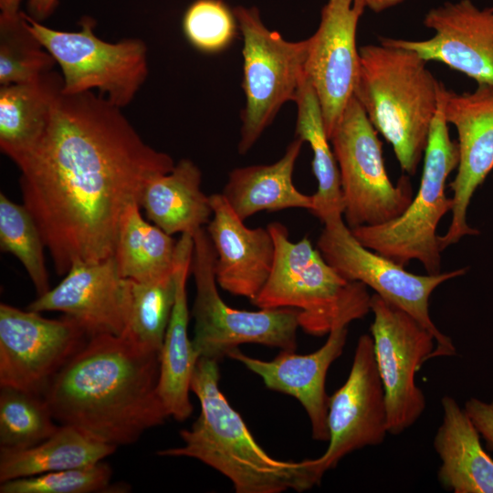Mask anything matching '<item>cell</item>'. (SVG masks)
<instances>
[{
	"mask_svg": "<svg viewBox=\"0 0 493 493\" xmlns=\"http://www.w3.org/2000/svg\"><path fill=\"white\" fill-rule=\"evenodd\" d=\"M434 36L425 40L380 37L379 41L416 52L459 71L477 84L493 85V5L479 8L471 0L446 2L425 15Z\"/></svg>",
	"mask_w": 493,
	"mask_h": 493,
	"instance_id": "obj_17",
	"label": "cell"
},
{
	"mask_svg": "<svg viewBox=\"0 0 493 493\" xmlns=\"http://www.w3.org/2000/svg\"><path fill=\"white\" fill-rule=\"evenodd\" d=\"M210 202L213 215L205 230L216 254V282L226 291L253 300L272 269L273 237L267 227H247L223 194H211Z\"/></svg>",
	"mask_w": 493,
	"mask_h": 493,
	"instance_id": "obj_20",
	"label": "cell"
},
{
	"mask_svg": "<svg viewBox=\"0 0 493 493\" xmlns=\"http://www.w3.org/2000/svg\"><path fill=\"white\" fill-rule=\"evenodd\" d=\"M193 237L191 271L196 294L192 309L194 319L192 341L199 359L218 362L245 343L295 351L299 309L278 308L249 311L228 306L217 290L216 254L206 230L199 229Z\"/></svg>",
	"mask_w": 493,
	"mask_h": 493,
	"instance_id": "obj_7",
	"label": "cell"
},
{
	"mask_svg": "<svg viewBox=\"0 0 493 493\" xmlns=\"http://www.w3.org/2000/svg\"><path fill=\"white\" fill-rule=\"evenodd\" d=\"M30 32L54 58L63 78V93L98 90V94L122 109L128 106L148 76L147 47L139 38L107 42L94 32L95 22L83 17L79 31L47 27L26 13Z\"/></svg>",
	"mask_w": 493,
	"mask_h": 493,
	"instance_id": "obj_8",
	"label": "cell"
},
{
	"mask_svg": "<svg viewBox=\"0 0 493 493\" xmlns=\"http://www.w3.org/2000/svg\"><path fill=\"white\" fill-rule=\"evenodd\" d=\"M112 477L110 467L97 464L20 477L0 485L1 493H91L107 491Z\"/></svg>",
	"mask_w": 493,
	"mask_h": 493,
	"instance_id": "obj_34",
	"label": "cell"
},
{
	"mask_svg": "<svg viewBox=\"0 0 493 493\" xmlns=\"http://www.w3.org/2000/svg\"><path fill=\"white\" fill-rule=\"evenodd\" d=\"M330 141L340 171L343 219L351 229L381 225L405 211L414 197L409 176L392 183L377 131L354 96Z\"/></svg>",
	"mask_w": 493,
	"mask_h": 493,
	"instance_id": "obj_9",
	"label": "cell"
},
{
	"mask_svg": "<svg viewBox=\"0 0 493 493\" xmlns=\"http://www.w3.org/2000/svg\"><path fill=\"white\" fill-rule=\"evenodd\" d=\"M54 421L41 393L1 387L0 449H25L41 443L58 429Z\"/></svg>",
	"mask_w": 493,
	"mask_h": 493,
	"instance_id": "obj_30",
	"label": "cell"
},
{
	"mask_svg": "<svg viewBox=\"0 0 493 493\" xmlns=\"http://www.w3.org/2000/svg\"><path fill=\"white\" fill-rule=\"evenodd\" d=\"M131 309V279L121 276L114 257L74 263L54 288L38 296L26 309L61 311L75 320L89 337L121 336Z\"/></svg>",
	"mask_w": 493,
	"mask_h": 493,
	"instance_id": "obj_18",
	"label": "cell"
},
{
	"mask_svg": "<svg viewBox=\"0 0 493 493\" xmlns=\"http://www.w3.org/2000/svg\"><path fill=\"white\" fill-rule=\"evenodd\" d=\"M234 13L243 37L245 106L237 149L245 154L281 107L294 101L305 77L308 39L288 41L268 29L256 7L236 6Z\"/></svg>",
	"mask_w": 493,
	"mask_h": 493,
	"instance_id": "obj_10",
	"label": "cell"
},
{
	"mask_svg": "<svg viewBox=\"0 0 493 493\" xmlns=\"http://www.w3.org/2000/svg\"><path fill=\"white\" fill-rule=\"evenodd\" d=\"M194 250V237L182 234L176 245L175 300L160 353L158 394L168 414L177 421L193 411L189 398L192 378L199 360L188 336L189 311L186 284Z\"/></svg>",
	"mask_w": 493,
	"mask_h": 493,
	"instance_id": "obj_21",
	"label": "cell"
},
{
	"mask_svg": "<svg viewBox=\"0 0 493 493\" xmlns=\"http://www.w3.org/2000/svg\"><path fill=\"white\" fill-rule=\"evenodd\" d=\"M441 404L442 422L434 438L440 485L454 493H493V459L477 429L453 397L445 395Z\"/></svg>",
	"mask_w": 493,
	"mask_h": 493,
	"instance_id": "obj_22",
	"label": "cell"
},
{
	"mask_svg": "<svg viewBox=\"0 0 493 493\" xmlns=\"http://www.w3.org/2000/svg\"><path fill=\"white\" fill-rule=\"evenodd\" d=\"M116 448L71 425H61L34 446L0 449V482L91 466L112 455Z\"/></svg>",
	"mask_w": 493,
	"mask_h": 493,
	"instance_id": "obj_26",
	"label": "cell"
},
{
	"mask_svg": "<svg viewBox=\"0 0 493 493\" xmlns=\"http://www.w3.org/2000/svg\"><path fill=\"white\" fill-rule=\"evenodd\" d=\"M22 0H0V19L9 20L18 17L21 14Z\"/></svg>",
	"mask_w": 493,
	"mask_h": 493,
	"instance_id": "obj_37",
	"label": "cell"
},
{
	"mask_svg": "<svg viewBox=\"0 0 493 493\" xmlns=\"http://www.w3.org/2000/svg\"><path fill=\"white\" fill-rule=\"evenodd\" d=\"M464 410L485 439L487 448L493 451V400L486 403L470 398L465 403Z\"/></svg>",
	"mask_w": 493,
	"mask_h": 493,
	"instance_id": "obj_35",
	"label": "cell"
},
{
	"mask_svg": "<svg viewBox=\"0 0 493 493\" xmlns=\"http://www.w3.org/2000/svg\"><path fill=\"white\" fill-rule=\"evenodd\" d=\"M329 446L311 459L320 482L347 455L365 446L381 445L388 433L384 390L377 369L372 338L358 339L351 369L344 383L329 399Z\"/></svg>",
	"mask_w": 493,
	"mask_h": 493,
	"instance_id": "obj_14",
	"label": "cell"
},
{
	"mask_svg": "<svg viewBox=\"0 0 493 493\" xmlns=\"http://www.w3.org/2000/svg\"><path fill=\"white\" fill-rule=\"evenodd\" d=\"M361 0H328L316 32L308 39L305 75L317 95L330 139L354 94L360 71L356 45Z\"/></svg>",
	"mask_w": 493,
	"mask_h": 493,
	"instance_id": "obj_16",
	"label": "cell"
},
{
	"mask_svg": "<svg viewBox=\"0 0 493 493\" xmlns=\"http://www.w3.org/2000/svg\"><path fill=\"white\" fill-rule=\"evenodd\" d=\"M371 336L384 390L388 433L399 435L425 409V396L415 383V374L431 359L435 340L411 315L376 293L371 297Z\"/></svg>",
	"mask_w": 493,
	"mask_h": 493,
	"instance_id": "obj_12",
	"label": "cell"
},
{
	"mask_svg": "<svg viewBox=\"0 0 493 493\" xmlns=\"http://www.w3.org/2000/svg\"><path fill=\"white\" fill-rule=\"evenodd\" d=\"M61 73L53 69L28 82L0 88V149L18 166L42 138L57 99Z\"/></svg>",
	"mask_w": 493,
	"mask_h": 493,
	"instance_id": "obj_23",
	"label": "cell"
},
{
	"mask_svg": "<svg viewBox=\"0 0 493 493\" xmlns=\"http://www.w3.org/2000/svg\"><path fill=\"white\" fill-rule=\"evenodd\" d=\"M219 379L217 362L200 358L191 383V391L200 402V414L190 429L180 431L183 446L157 455L197 459L226 476L236 493L301 492L319 485L311 459L278 460L257 444L221 392Z\"/></svg>",
	"mask_w": 493,
	"mask_h": 493,
	"instance_id": "obj_3",
	"label": "cell"
},
{
	"mask_svg": "<svg viewBox=\"0 0 493 493\" xmlns=\"http://www.w3.org/2000/svg\"><path fill=\"white\" fill-rule=\"evenodd\" d=\"M45 243L31 213L0 194V247L14 255L26 270L38 296L50 290L45 265Z\"/></svg>",
	"mask_w": 493,
	"mask_h": 493,
	"instance_id": "obj_31",
	"label": "cell"
},
{
	"mask_svg": "<svg viewBox=\"0 0 493 493\" xmlns=\"http://www.w3.org/2000/svg\"><path fill=\"white\" fill-rule=\"evenodd\" d=\"M457 164V142L449 135L440 89L415 196L398 217L381 225L351 229L354 236L364 246L403 267L417 260L427 274L440 273L442 251L436 231L440 220L452 209V197L446 194V184Z\"/></svg>",
	"mask_w": 493,
	"mask_h": 493,
	"instance_id": "obj_6",
	"label": "cell"
},
{
	"mask_svg": "<svg viewBox=\"0 0 493 493\" xmlns=\"http://www.w3.org/2000/svg\"><path fill=\"white\" fill-rule=\"evenodd\" d=\"M58 0H27V15L33 19L42 22L56 10Z\"/></svg>",
	"mask_w": 493,
	"mask_h": 493,
	"instance_id": "obj_36",
	"label": "cell"
},
{
	"mask_svg": "<svg viewBox=\"0 0 493 493\" xmlns=\"http://www.w3.org/2000/svg\"><path fill=\"white\" fill-rule=\"evenodd\" d=\"M202 173L189 159H182L167 173L144 187L140 206L147 218L166 234H190L207 225L213 209L210 195L201 190Z\"/></svg>",
	"mask_w": 493,
	"mask_h": 493,
	"instance_id": "obj_25",
	"label": "cell"
},
{
	"mask_svg": "<svg viewBox=\"0 0 493 493\" xmlns=\"http://www.w3.org/2000/svg\"><path fill=\"white\" fill-rule=\"evenodd\" d=\"M359 48L353 96L407 175L424 157L442 87L416 52L379 41Z\"/></svg>",
	"mask_w": 493,
	"mask_h": 493,
	"instance_id": "obj_4",
	"label": "cell"
},
{
	"mask_svg": "<svg viewBox=\"0 0 493 493\" xmlns=\"http://www.w3.org/2000/svg\"><path fill=\"white\" fill-rule=\"evenodd\" d=\"M347 333V326L333 329L328 334L327 341L309 354L281 350L273 360L263 361L250 357L236 348L227 357L241 362L260 376L268 389L295 397L308 414L312 438L329 441L330 397L325 390L326 376L331 363L343 351Z\"/></svg>",
	"mask_w": 493,
	"mask_h": 493,
	"instance_id": "obj_19",
	"label": "cell"
},
{
	"mask_svg": "<svg viewBox=\"0 0 493 493\" xmlns=\"http://www.w3.org/2000/svg\"><path fill=\"white\" fill-rule=\"evenodd\" d=\"M54 58L30 32L21 15L0 19V85L28 82L54 69Z\"/></svg>",
	"mask_w": 493,
	"mask_h": 493,
	"instance_id": "obj_32",
	"label": "cell"
},
{
	"mask_svg": "<svg viewBox=\"0 0 493 493\" xmlns=\"http://www.w3.org/2000/svg\"><path fill=\"white\" fill-rule=\"evenodd\" d=\"M445 119L457 133L458 164L448 186L453 192L452 218L446 233L438 236L441 251L465 236L479 231L469 226L467 208L476 190L493 170V85L477 84L472 92L456 93L442 86Z\"/></svg>",
	"mask_w": 493,
	"mask_h": 493,
	"instance_id": "obj_15",
	"label": "cell"
},
{
	"mask_svg": "<svg viewBox=\"0 0 493 493\" xmlns=\"http://www.w3.org/2000/svg\"><path fill=\"white\" fill-rule=\"evenodd\" d=\"M121 110L94 91L62 92L39 142L17 166L23 205L60 276L74 263L112 257L126 208L175 165Z\"/></svg>",
	"mask_w": 493,
	"mask_h": 493,
	"instance_id": "obj_1",
	"label": "cell"
},
{
	"mask_svg": "<svg viewBox=\"0 0 493 493\" xmlns=\"http://www.w3.org/2000/svg\"><path fill=\"white\" fill-rule=\"evenodd\" d=\"M238 29L234 10L223 0H195L183 17V31L197 50L215 54L227 48Z\"/></svg>",
	"mask_w": 493,
	"mask_h": 493,
	"instance_id": "obj_33",
	"label": "cell"
},
{
	"mask_svg": "<svg viewBox=\"0 0 493 493\" xmlns=\"http://www.w3.org/2000/svg\"><path fill=\"white\" fill-rule=\"evenodd\" d=\"M322 223L324 226L316 247L324 259L345 279L371 288L428 330L436 344L431 358L454 356L456 347L452 340L438 330L430 317L429 300L437 287L463 276L467 268L438 274H413L360 243L342 215L330 216Z\"/></svg>",
	"mask_w": 493,
	"mask_h": 493,
	"instance_id": "obj_11",
	"label": "cell"
},
{
	"mask_svg": "<svg viewBox=\"0 0 493 493\" xmlns=\"http://www.w3.org/2000/svg\"><path fill=\"white\" fill-rule=\"evenodd\" d=\"M303 142L296 137L271 164L239 167L229 173L222 194L242 220L262 211L302 208L312 213L313 195L299 192L292 178Z\"/></svg>",
	"mask_w": 493,
	"mask_h": 493,
	"instance_id": "obj_24",
	"label": "cell"
},
{
	"mask_svg": "<svg viewBox=\"0 0 493 493\" xmlns=\"http://www.w3.org/2000/svg\"><path fill=\"white\" fill-rule=\"evenodd\" d=\"M294 102L297 105L296 135L309 144L312 170L318 187L313 194L314 214L321 222L343 215L340 171L326 132L320 106L308 78H303Z\"/></svg>",
	"mask_w": 493,
	"mask_h": 493,
	"instance_id": "obj_28",
	"label": "cell"
},
{
	"mask_svg": "<svg viewBox=\"0 0 493 493\" xmlns=\"http://www.w3.org/2000/svg\"><path fill=\"white\" fill-rule=\"evenodd\" d=\"M176 282L173 274L151 282L131 279V309L121 336L161 353L175 300Z\"/></svg>",
	"mask_w": 493,
	"mask_h": 493,
	"instance_id": "obj_29",
	"label": "cell"
},
{
	"mask_svg": "<svg viewBox=\"0 0 493 493\" xmlns=\"http://www.w3.org/2000/svg\"><path fill=\"white\" fill-rule=\"evenodd\" d=\"M89 337L72 318L0 305V386L41 393Z\"/></svg>",
	"mask_w": 493,
	"mask_h": 493,
	"instance_id": "obj_13",
	"label": "cell"
},
{
	"mask_svg": "<svg viewBox=\"0 0 493 493\" xmlns=\"http://www.w3.org/2000/svg\"><path fill=\"white\" fill-rule=\"evenodd\" d=\"M370 10L375 13H381L394 7L405 0H361Z\"/></svg>",
	"mask_w": 493,
	"mask_h": 493,
	"instance_id": "obj_38",
	"label": "cell"
},
{
	"mask_svg": "<svg viewBox=\"0 0 493 493\" xmlns=\"http://www.w3.org/2000/svg\"><path fill=\"white\" fill-rule=\"evenodd\" d=\"M159 372L160 352L124 336L100 334L89 337L42 395L61 425L126 446L169 417L158 394Z\"/></svg>",
	"mask_w": 493,
	"mask_h": 493,
	"instance_id": "obj_2",
	"label": "cell"
},
{
	"mask_svg": "<svg viewBox=\"0 0 493 493\" xmlns=\"http://www.w3.org/2000/svg\"><path fill=\"white\" fill-rule=\"evenodd\" d=\"M275 244L270 275L251 302L259 309H299V327L324 336L371 311L367 287L341 277L308 237L292 242L279 222L267 226Z\"/></svg>",
	"mask_w": 493,
	"mask_h": 493,
	"instance_id": "obj_5",
	"label": "cell"
},
{
	"mask_svg": "<svg viewBox=\"0 0 493 493\" xmlns=\"http://www.w3.org/2000/svg\"><path fill=\"white\" fill-rule=\"evenodd\" d=\"M140 207L134 202L124 211L113 257L122 278L151 282L173 274L177 241L144 220Z\"/></svg>",
	"mask_w": 493,
	"mask_h": 493,
	"instance_id": "obj_27",
	"label": "cell"
}]
</instances>
